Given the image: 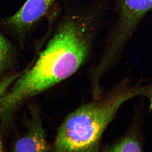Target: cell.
<instances>
[{
	"instance_id": "cell-1",
	"label": "cell",
	"mask_w": 152,
	"mask_h": 152,
	"mask_svg": "<svg viewBox=\"0 0 152 152\" xmlns=\"http://www.w3.org/2000/svg\"><path fill=\"white\" fill-rule=\"evenodd\" d=\"M98 28L94 17L82 10L61 24L35 64L0 97V116H9L24 101L75 73L89 54Z\"/></svg>"
},
{
	"instance_id": "cell-2",
	"label": "cell",
	"mask_w": 152,
	"mask_h": 152,
	"mask_svg": "<svg viewBox=\"0 0 152 152\" xmlns=\"http://www.w3.org/2000/svg\"><path fill=\"white\" fill-rule=\"evenodd\" d=\"M149 96L146 88L124 89L101 101L85 104L68 115L59 128L55 147L57 152H98L99 144L118 110L138 96Z\"/></svg>"
},
{
	"instance_id": "cell-3",
	"label": "cell",
	"mask_w": 152,
	"mask_h": 152,
	"mask_svg": "<svg viewBox=\"0 0 152 152\" xmlns=\"http://www.w3.org/2000/svg\"><path fill=\"white\" fill-rule=\"evenodd\" d=\"M115 20L107 39L102 61L109 65L123 50L152 8V0H112Z\"/></svg>"
},
{
	"instance_id": "cell-4",
	"label": "cell",
	"mask_w": 152,
	"mask_h": 152,
	"mask_svg": "<svg viewBox=\"0 0 152 152\" xmlns=\"http://www.w3.org/2000/svg\"><path fill=\"white\" fill-rule=\"evenodd\" d=\"M55 0H27L21 8L7 19L6 24L21 32L39 20L53 4Z\"/></svg>"
},
{
	"instance_id": "cell-5",
	"label": "cell",
	"mask_w": 152,
	"mask_h": 152,
	"mask_svg": "<svg viewBox=\"0 0 152 152\" xmlns=\"http://www.w3.org/2000/svg\"><path fill=\"white\" fill-rule=\"evenodd\" d=\"M14 152H51L40 121H33L27 134L17 142Z\"/></svg>"
},
{
	"instance_id": "cell-6",
	"label": "cell",
	"mask_w": 152,
	"mask_h": 152,
	"mask_svg": "<svg viewBox=\"0 0 152 152\" xmlns=\"http://www.w3.org/2000/svg\"><path fill=\"white\" fill-rule=\"evenodd\" d=\"M109 152H143L141 145L134 136L125 137L112 147Z\"/></svg>"
},
{
	"instance_id": "cell-7",
	"label": "cell",
	"mask_w": 152,
	"mask_h": 152,
	"mask_svg": "<svg viewBox=\"0 0 152 152\" xmlns=\"http://www.w3.org/2000/svg\"><path fill=\"white\" fill-rule=\"evenodd\" d=\"M12 58V53L10 45L0 33V73L8 66Z\"/></svg>"
},
{
	"instance_id": "cell-8",
	"label": "cell",
	"mask_w": 152,
	"mask_h": 152,
	"mask_svg": "<svg viewBox=\"0 0 152 152\" xmlns=\"http://www.w3.org/2000/svg\"><path fill=\"white\" fill-rule=\"evenodd\" d=\"M19 75L10 76L0 83V97L7 91L14 82L19 77Z\"/></svg>"
},
{
	"instance_id": "cell-9",
	"label": "cell",
	"mask_w": 152,
	"mask_h": 152,
	"mask_svg": "<svg viewBox=\"0 0 152 152\" xmlns=\"http://www.w3.org/2000/svg\"><path fill=\"white\" fill-rule=\"evenodd\" d=\"M0 152H3L2 147V145L1 142H0Z\"/></svg>"
}]
</instances>
